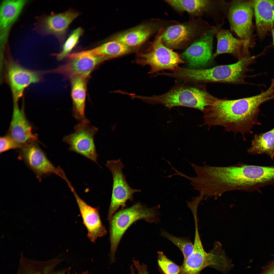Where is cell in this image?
I'll return each mask as SVG.
<instances>
[{"label": "cell", "mask_w": 274, "mask_h": 274, "mask_svg": "<svg viewBox=\"0 0 274 274\" xmlns=\"http://www.w3.org/2000/svg\"><path fill=\"white\" fill-rule=\"evenodd\" d=\"M256 57L249 52L242 59L234 63L221 65L208 69L188 68L179 66L172 74L173 78L189 82L221 83L234 84H248L247 77H255L258 74L248 75L252 71L249 66L256 62Z\"/></svg>", "instance_id": "2"}, {"label": "cell", "mask_w": 274, "mask_h": 274, "mask_svg": "<svg viewBox=\"0 0 274 274\" xmlns=\"http://www.w3.org/2000/svg\"><path fill=\"white\" fill-rule=\"evenodd\" d=\"M135 51L119 42L111 40L93 48L73 53L71 57L74 58L90 55L107 57L111 59L126 55Z\"/></svg>", "instance_id": "23"}, {"label": "cell", "mask_w": 274, "mask_h": 274, "mask_svg": "<svg viewBox=\"0 0 274 274\" xmlns=\"http://www.w3.org/2000/svg\"><path fill=\"white\" fill-rule=\"evenodd\" d=\"M23 146L7 134L0 138V153L11 149H20Z\"/></svg>", "instance_id": "30"}, {"label": "cell", "mask_w": 274, "mask_h": 274, "mask_svg": "<svg viewBox=\"0 0 274 274\" xmlns=\"http://www.w3.org/2000/svg\"><path fill=\"white\" fill-rule=\"evenodd\" d=\"M217 28L197 39L183 53L182 58L190 67L196 69L205 66L213 61V41Z\"/></svg>", "instance_id": "15"}, {"label": "cell", "mask_w": 274, "mask_h": 274, "mask_svg": "<svg viewBox=\"0 0 274 274\" xmlns=\"http://www.w3.org/2000/svg\"><path fill=\"white\" fill-rule=\"evenodd\" d=\"M248 153L252 155L265 154L273 160L274 157V128L266 132L256 134L251 141Z\"/></svg>", "instance_id": "26"}, {"label": "cell", "mask_w": 274, "mask_h": 274, "mask_svg": "<svg viewBox=\"0 0 274 274\" xmlns=\"http://www.w3.org/2000/svg\"><path fill=\"white\" fill-rule=\"evenodd\" d=\"M227 18L230 29L239 39L253 44V1L233 0L227 2Z\"/></svg>", "instance_id": "8"}, {"label": "cell", "mask_w": 274, "mask_h": 274, "mask_svg": "<svg viewBox=\"0 0 274 274\" xmlns=\"http://www.w3.org/2000/svg\"><path fill=\"white\" fill-rule=\"evenodd\" d=\"M274 99V86L252 96L233 100L217 98L204 112V123L209 127L221 126L226 131L245 135L252 133L253 126L260 124L258 116L259 107Z\"/></svg>", "instance_id": "1"}, {"label": "cell", "mask_w": 274, "mask_h": 274, "mask_svg": "<svg viewBox=\"0 0 274 274\" xmlns=\"http://www.w3.org/2000/svg\"><path fill=\"white\" fill-rule=\"evenodd\" d=\"M177 81L167 92L159 95L143 96V100L149 104L162 105L169 109L183 106L203 112L217 98L208 91L205 84L188 86Z\"/></svg>", "instance_id": "3"}, {"label": "cell", "mask_w": 274, "mask_h": 274, "mask_svg": "<svg viewBox=\"0 0 274 274\" xmlns=\"http://www.w3.org/2000/svg\"><path fill=\"white\" fill-rule=\"evenodd\" d=\"M153 31L150 25L143 24L117 33L112 37L111 40L119 42L134 49L144 43Z\"/></svg>", "instance_id": "24"}, {"label": "cell", "mask_w": 274, "mask_h": 274, "mask_svg": "<svg viewBox=\"0 0 274 274\" xmlns=\"http://www.w3.org/2000/svg\"><path fill=\"white\" fill-rule=\"evenodd\" d=\"M253 3L257 33L262 40L274 27V0H253Z\"/></svg>", "instance_id": "20"}, {"label": "cell", "mask_w": 274, "mask_h": 274, "mask_svg": "<svg viewBox=\"0 0 274 274\" xmlns=\"http://www.w3.org/2000/svg\"><path fill=\"white\" fill-rule=\"evenodd\" d=\"M19 158L41 180L43 177L54 174L64 179L61 168H56L48 160L36 140L31 141L19 149Z\"/></svg>", "instance_id": "11"}, {"label": "cell", "mask_w": 274, "mask_h": 274, "mask_svg": "<svg viewBox=\"0 0 274 274\" xmlns=\"http://www.w3.org/2000/svg\"><path fill=\"white\" fill-rule=\"evenodd\" d=\"M158 205L148 208L138 202L129 208L122 210L112 217L110 223V261L112 263L115 262L117 249L123 235L128 228L133 223L140 219L149 222L157 223L159 221L157 209Z\"/></svg>", "instance_id": "5"}, {"label": "cell", "mask_w": 274, "mask_h": 274, "mask_svg": "<svg viewBox=\"0 0 274 274\" xmlns=\"http://www.w3.org/2000/svg\"><path fill=\"white\" fill-rule=\"evenodd\" d=\"M61 260L55 258L39 261L27 258L22 254L15 274H65L68 269L55 270Z\"/></svg>", "instance_id": "21"}, {"label": "cell", "mask_w": 274, "mask_h": 274, "mask_svg": "<svg viewBox=\"0 0 274 274\" xmlns=\"http://www.w3.org/2000/svg\"><path fill=\"white\" fill-rule=\"evenodd\" d=\"M137 274H148V272L146 270H143L139 271ZM131 274H136L135 272H132Z\"/></svg>", "instance_id": "32"}, {"label": "cell", "mask_w": 274, "mask_h": 274, "mask_svg": "<svg viewBox=\"0 0 274 274\" xmlns=\"http://www.w3.org/2000/svg\"><path fill=\"white\" fill-rule=\"evenodd\" d=\"M165 30L160 29L149 50L146 53H138L136 63L143 66L148 65L149 74L158 73L164 70L172 71L186 61L181 56L166 46L163 43L162 36Z\"/></svg>", "instance_id": "6"}, {"label": "cell", "mask_w": 274, "mask_h": 274, "mask_svg": "<svg viewBox=\"0 0 274 274\" xmlns=\"http://www.w3.org/2000/svg\"><path fill=\"white\" fill-rule=\"evenodd\" d=\"M89 123L80 122L75 126L74 132L65 136L63 141L70 145V150L81 155L97 164V155L94 137L98 129Z\"/></svg>", "instance_id": "10"}, {"label": "cell", "mask_w": 274, "mask_h": 274, "mask_svg": "<svg viewBox=\"0 0 274 274\" xmlns=\"http://www.w3.org/2000/svg\"><path fill=\"white\" fill-rule=\"evenodd\" d=\"M206 21L194 20L174 25L165 29L162 38L164 44L170 49L184 48L195 39L215 29Z\"/></svg>", "instance_id": "7"}, {"label": "cell", "mask_w": 274, "mask_h": 274, "mask_svg": "<svg viewBox=\"0 0 274 274\" xmlns=\"http://www.w3.org/2000/svg\"><path fill=\"white\" fill-rule=\"evenodd\" d=\"M42 73L25 68L10 59L6 61L5 77L11 89L13 104L18 103L26 88L41 81Z\"/></svg>", "instance_id": "12"}, {"label": "cell", "mask_w": 274, "mask_h": 274, "mask_svg": "<svg viewBox=\"0 0 274 274\" xmlns=\"http://www.w3.org/2000/svg\"><path fill=\"white\" fill-rule=\"evenodd\" d=\"M28 1L6 0L2 2L0 8V28L2 39H5L9 29L17 19Z\"/></svg>", "instance_id": "25"}, {"label": "cell", "mask_w": 274, "mask_h": 274, "mask_svg": "<svg viewBox=\"0 0 274 274\" xmlns=\"http://www.w3.org/2000/svg\"><path fill=\"white\" fill-rule=\"evenodd\" d=\"M198 231V229L195 230L193 251L184 259L180 267V274H199L208 266L222 272L229 270L232 264L222 249L221 244L218 242H215L213 249L207 253L203 248Z\"/></svg>", "instance_id": "4"}, {"label": "cell", "mask_w": 274, "mask_h": 274, "mask_svg": "<svg viewBox=\"0 0 274 274\" xmlns=\"http://www.w3.org/2000/svg\"><path fill=\"white\" fill-rule=\"evenodd\" d=\"M74 274L73 273H70V274Z\"/></svg>", "instance_id": "34"}, {"label": "cell", "mask_w": 274, "mask_h": 274, "mask_svg": "<svg viewBox=\"0 0 274 274\" xmlns=\"http://www.w3.org/2000/svg\"><path fill=\"white\" fill-rule=\"evenodd\" d=\"M272 35L273 44L274 46V27L272 30Z\"/></svg>", "instance_id": "33"}, {"label": "cell", "mask_w": 274, "mask_h": 274, "mask_svg": "<svg viewBox=\"0 0 274 274\" xmlns=\"http://www.w3.org/2000/svg\"><path fill=\"white\" fill-rule=\"evenodd\" d=\"M259 274H274V259L263 268Z\"/></svg>", "instance_id": "31"}, {"label": "cell", "mask_w": 274, "mask_h": 274, "mask_svg": "<svg viewBox=\"0 0 274 274\" xmlns=\"http://www.w3.org/2000/svg\"><path fill=\"white\" fill-rule=\"evenodd\" d=\"M158 263L164 274H180V268L168 259L163 252L158 251Z\"/></svg>", "instance_id": "29"}, {"label": "cell", "mask_w": 274, "mask_h": 274, "mask_svg": "<svg viewBox=\"0 0 274 274\" xmlns=\"http://www.w3.org/2000/svg\"><path fill=\"white\" fill-rule=\"evenodd\" d=\"M67 183L78 204L83 223L87 230V237L91 242L95 243L98 238L103 236L107 233L101 221L98 209L87 204L77 194L70 182L68 181Z\"/></svg>", "instance_id": "18"}, {"label": "cell", "mask_w": 274, "mask_h": 274, "mask_svg": "<svg viewBox=\"0 0 274 274\" xmlns=\"http://www.w3.org/2000/svg\"><path fill=\"white\" fill-rule=\"evenodd\" d=\"M66 63L49 72L70 78L80 76L87 79L92 72L104 61L111 59L102 56H84L69 59Z\"/></svg>", "instance_id": "16"}, {"label": "cell", "mask_w": 274, "mask_h": 274, "mask_svg": "<svg viewBox=\"0 0 274 274\" xmlns=\"http://www.w3.org/2000/svg\"><path fill=\"white\" fill-rule=\"evenodd\" d=\"M217 27L215 36L217 45L216 51L213 54L214 58L221 54L227 53L239 61L250 52L249 48L253 44L247 41L235 38L228 30Z\"/></svg>", "instance_id": "17"}, {"label": "cell", "mask_w": 274, "mask_h": 274, "mask_svg": "<svg viewBox=\"0 0 274 274\" xmlns=\"http://www.w3.org/2000/svg\"><path fill=\"white\" fill-rule=\"evenodd\" d=\"M111 172L113 177V184L110 204L108 211L107 219L110 222L113 214L118 208L122 210L126 207L128 200L133 201V194L140 192V190L131 188L127 183L125 176L123 172L124 166L121 159L108 160L106 164Z\"/></svg>", "instance_id": "9"}, {"label": "cell", "mask_w": 274, "mask_h": 274, "mask_svg": "<svg viewBox=\"0 0 274 274\" xmlns=\"http://www.w3.org/2000/svg\"><path fill=\"white\" fill-rule=\"evenodd\" d=\"M73 107L72 114L78 121L90 122L85 115L87 79L80 76L70 78Z\"/></svg>", "instance_id": "22"}, {"label": "cell", "mask_w": 274, "mask_h": 274, "mask_svg": "<svg viewBox=\"0 0 274 274\" xmlns=\"http://www.w3.org/2000/svg\"><path fill=\"white\" fill-rule=\"evenodd\" d=\"M7 134L23 146L37 140V136L32 132V126L26 118L23 105L20 109L18 103L13 104L12 119Z\"/></svg>", "instance_id": "19"}, {"label": "cell", "mask_w": 274, "mask_h": 274, "mask_svg": "<svg viewBox=\"0 0 274 274\" xmlns=\"http://www.w3.org/2000/svg\"><path fill=\"white\" fill-rule=\"evenodd\" d=\"M161 235L170 241L179 249L183 254L184 259L192 253L193 244L188 238L174 236L163 230L161 231Z\"/></svg>", "instance_id": "28"}, {"label": "cell", "mask_w": 274, "mask_h": 274, "mask_svg": "<svg viewBox=\"0 0 274 274\" xmlns=\"http://www.w3.org/2000/svg\"><path fill=\"white\" fill-rule=\"evenodd\" d=\"M165 1L179 12H186L194 16L206 15L215 23L220 21L225 14L226 7L222 0H166Z\"/></svg>", "instance_id": "13"}, {"label": "cell", "mask_w": 274, "mask_h": 274, "mask_svg": "<svg viewBox=\"0 0 274 274\" xmlns=\"http://www.w3.org/2000/svg\"><path fill=\"white\" fill-rule=\"evenodd\" d=\"M84 30L79 27L73 31L65 42L62 46L61 52L53 55L56 56L58 60L65 58L67 55L70 54L73 49L78 43L79 39L83 34Z\"/></svg>", "instance_id": "27"}, {"label": "cell", "mask_w": 274, "mask_h": 274, "mask_svg": "<svg viewBox=\"0 0 274 274\" xmlns=\"http://www.w3.org/2000/svg\"><path fill=\"white\" fill-rule=\"evenodd\" d=\"M80 13L73 9L59 13H52L41 16L36 24V30L42 35H52L61 46L66 38L69 26Z\"/></svg>", "instance_id": "14"}]
</instances>
